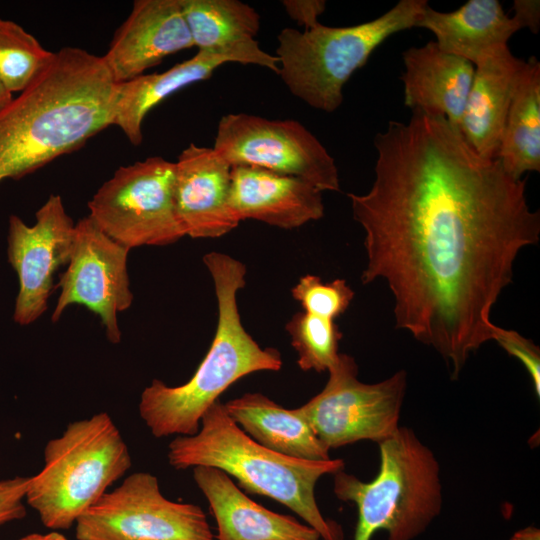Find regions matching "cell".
<instances>
[{
    "mask_svg": "<svg viewBox=\"0 0 540 540\" xmlns=\"http://www.w3.org/2000/svg\"><path fill=\"white\" fill-rule=\"evenodd\" d=\"M228 62L241 63L233 54L198 51L164 72L116 83L112 125L119 127L131 144L140 145L143 121L153 108L181 89L210 78Z\"/></svg>",
    "mask_w": 540,
    "mask_h": 540,
    "instance_id": "22",
    "label": "cell"
},
{
    "mask_svg": "<svg viewBox=\"0 0 540 540\" xmlns=\"http://www.w3.org/2000/svg\"><path fill=\"white\" fill-rule=\"evenodd\" d=\"M291 293L304 312L333 321L347 310L354 297L345 279L323 283L319 276L311 274L302 276Z\"/></svg>",
    "mask_w": 540,
    "mask_h": 540,
    "instance_id": "27",
    "label": "cell"
},
{
    "mask_svg": "<svg viewBox=\"0 0 540 540\" xmlns=\"http://www.w3.org/2000/svg\"><path fill=\"white\" fill-rule=\"evenodd\" d=\"M176 212L185 236L219 238L239 225L230 206L232 166L214 148L190 143L177 157Z\"/></svg>",
    "mask_w": 540,
    "mask_h": 540,
    "instance_id": "15",
    "label": "cell"
},
{
    "mask_svg": "<svg viewBox=\"0 0 540 540\" xmlns=\"http://www.w3.org/2000/svg\"><path fill=\"white\" fill-rule=\"evenodd\" d=\"M78 540H214L202 508L174 502L158 478L135 472L75 522Z\"/></svg>",
    "mask_w": 540,
    "mask_h": 540,
    "instance_id": "10",
    "label": "cell"
},
{
    "mask_svg": "<svg viewBox=\"0 0 540 540\" xmlns=\"http://www.w3.org/2000/svg\"><path fill=\"white\" fill-rule=\"evenodd\" d=\"M116 83L102 56L56 52L0 110V183L19 180L112 125Z\"/></svg>",
    "mask_w": 540,
    "mask_h": 540,
    "instance_id": "2",
    "label": "cell"
},
{
    "mask_svg": "<svg viewBox=\"0 0 540 540\" xmlns=\"http://www.w3.org/2000/svg\"><path fill=\"white\" fill-rule=\"evenodd\" d=\"M191 47L181 0H136L102 58L115 83H121Z\"/></svg>",
    "mask_w": 540,
    "mask_h": 540,
    "instance_id": "14",
    "label": "cell"
},
{
    "mask_svg": "<svg viewBox=\"0 0 540 540\" xmlns=\"http://www.w3.org/2000/svg\"><path fill=\"white\" fill-rule=\"evenodd\" d=\"M27 225L17 215L8 220L7 257L17 274L13 320L27 326L48 308L56 271L70 258L74 227L60 195L52 194Z\"/></svg>",
    "mask_w": 540,
    "mask_h": 540,
    "instance_id": "13",
    "label": "cell"
},
{
    "mask_svg": "<svg viewBox=\"0 0 540 540\" xmlns=\"http://www.w3.org/2000/svg\"><path fill=\"white\" fill-rule=\"evenodd\" d=\"M30 477H14L0 480V526L22 519L26 515L23 503Z\"/></svg>",
    "mask_w": 540,
    "mask_h": 540,
    "instance_id": "29",
    "label": "cell"
},
{
    "mask_svg": "<svg viewBox=\"0 0 540 540\" xmlns=\"http://www.w3.org/2000/svg\"><path fill=\"white\" fill-rule=\"evenodd\" d=\"M193 478L209 502L217 523V540H319L320 535L289 515L275 513L251 500L222 470L196 466Z\"/></svg>",
    "mask_w": 540,
    "mask_h": 540,
    "instance_id": "17",
    "label": "cell"
},
{
    "mask_svg": "<svg viewBox=\"0 0 540 540\" xmlns=\"http://www.w3.org/2000/svg\"><path fill=\"white\" fill-rule=\"evenodd\" d=\"M525 60L503 46L474 65L459 130L480 156L495 159L506 117Z\"/></svg>",
    "mask_w": 540,
    "mask_h": 540,
    "instance_id": "18",
    "label": "cell"
},
{
    "mask_svg": "<svg viewBox=\"0 0 540 540\" xmlns=\"http://www.w3.org/2000/svg\"><path fill=\"white\" fill-rule=\"evenodd\" d=\"M427 5L426 0H401L378 18L353 26L284 28L277 36L278 75L310 107L334 112L352 75L390 36L417 27Z\"/></svg>",
    "mask_w": 540,
    "mask_h": 540,
    "instance_id": "6",
    "label": "cell"
},
{
    "mask_svg": "<svg viewBox=\"0 0 540 540\" xmlns=\"http://www.w3.org/2000/svg\"><path fill=\"white\" fill-rule=\"evenodd\" d=\"M229 199L239 222L295 229L324 215L322 192L313 185L255 166H232Z\"/></svg>",
    "mask_w": 540,
    "mask_h": 540,
    "instance_id": "16",
    "label": "cell"
},
{
    "mask_svg": "<svg viewBox=\"0 0 540 540\" xmlns=\"http://www.w3.org/2000/svg\"><path fill=\"white\" fill-rule=\"evenodd\" d=\"M53 55L19 24L0 18V81L12 94L27 88Z\"/></svg>",
    "mask_w": 540,
    "mask_h": 540,
    "instance_id": "25",
    "label": "cell"
},
{
    "mask_svg": "<svg viewBox=\"0 0 540 540\" xmlns=\"http://www.w3.org/2000/svg\"><path fill=\"white\" fill-rule=\"evenodd\" d=\"M282 5L288 16L304 30L320 23L319 16L326 9L324 0H284Z\"/></svg>",
    "mask_w": 540,
    "mask_h": 540,
    "instance_id": "30",
    "label": "cell"
},
{
    "mask_svg": "<svg viewBox=\"0 0 540 540\" xmlns=\"http://www.w3.org/2000/svg\"><path fill=\"white\" fill-rule=\"evenodd\" d=\"M19 540H68L58 532H50L47 534L32 533L28 534Z\"/></svg>",
    "mask_w": 540,
    "mask_h": 540,
    "instance_id": "33",
    "label": "cell"
},
{
    "mask_svg": "<svg viewBox=\"0 0 540 540\" xmlns=\"http://www.w3.org/2000/svg\"><path fill=\"white\" fill-rule=\"evenodd\" d=\"M496 158L515 179L540 171V62L534 56L518 77Z\"/></svg>",
    "mask_w": 540,
    "mask_h": 540,
    "instance_id": "24",
    "label": "cell"
},
{
    "mask_svg": "<svg viewBox=\"0 0 540 540\" xmlns=\"http://www.w3.org/2000/svg\"><path fill=\"white\" fill-rule=\"evenodd\" d=\"M224 407L249 437L271 451L303 460L330 459L298 408H283L261 393H245Z\"/></svg>",
    "mask_w": 540,
    "mask_h": 540,
    "instance_id": "23",
    "label": "cell"
},
{
    "mask_svg": "<svg viewBox=\"0 0 540 540\" xmlns=\"http://www.w3.org/2000/svg\"><path fill=\"white\" fill-rule=\"evenodd\" d=\"M129 251L89 216L75 223L70 258L57 284L60 294L51 320L58 321L70 305H83L99 317L107 339L119 343L118 315L133 302L127 270Z\"/></svg>",
    "mask_w": 540,
    "mask_h": 540,
    "instance_id": "12",
    "label": "cell"
},
{
    "mask_svg": "<svg viewBox=\"0 0 540 540\" xmlns=\"http://www.w3.org/2000/svg\"><path fill=\"white\" fill-rule=\"evenodd\" d=\"M328 372L323 390L298 407L328 450L362 440L379 443L398 430L407 389L404 370L378 383H364L354 358L340 353Z\"/></svg>",
    "mask_w": 540,
    "mask_h": 540,
    "instance_id": "9",
    "label": "cell"
},
{
    "mask_svg": "<svg viewBox=\"0 0 540 540\" xmlns=\"http://www.w3.org/2000/svg\"><path fill=\"white\" fill-rule=\"evenodd\" d=\"M374 180L348 193L365 232L363 284L382 279L396 327L434 348L457 379L492 340L491 310L520 251L539 241L526 180L477 154L443 116L412 110L373 140Z\"/></svg>",
    "mask_w": 540,
    "mask_h": 540,
    "instance_id": "1",
    "label": "cell"
},
{
    "mask_svg": "<svg viewBox=\"0 0 540 540\" xmlns=\"http://www.w3.org/2000/svg\"><path fill=\"white\" fill-rule=\"evenodd\" d=\"M380 468L370 482L344 470L334 474V494L358 511L353 540H371L385 530L387 540H413L441 513L440 464L408 427L378 443Z\"/></svg>",
    "mask_w": 540,
    "mask_h": 540,
    "instance_id": "5",
    "label": "cell"
},
{
    "mask_svg": "<svg viewBox=\"0 0 540 540\" xmlns=\"http://www.w3.org/2000/svg\"><path fill=\"white\" fill-rule=\"evenodd\" d=\"M286 331L298 354L297 364L303 371H328L339 359L342 333L333 320L298 312L287 322Z\"/></svg>",
    "mask_w": 540,
    "mask_h": 540,
    "instance_id": "26",
    "label": "cell"
},
{
    "mask_svg": "<svg viewBox=\"0 0 540 540\" xmlns=\"http://www.w3.org/2000/svg\"><path fill=\"white\" fill-rule=\"evenodd\" d=\"M13 99V94L0 81V110L3 109Z\"/></svg>",
    "mask_w": 540,
    "mask_h": 540,
    "instance_id": "34",
    "label": "cell"
},
{
    "mask_svg": "<svg viewBox=\"0 0 540 540\" xmlns=\"http://www.w3.org/2000/svg\"><path fill=\"white\" fill-rule=\"evenodd\" d=\"M131 466L119 429L100 412L46 443L44 466L30 477L25 499L46 527L69 529Z\"/></svg>",
    "mask_w": 540,
    "mask_h": 540,
    "instance_id": "7",
    "label": "cell"
},
{
    "mask_svg": "<svg viewBox=\"0 0 540 540\" xmlns=\"http://www.w3.org/2000/svg\"><path fill=\"white\" fill-rule=\"evenodd\" d=\"M213 148L231 166H255L300 178L321 192L340 191L334 158L296 120L226 114L218 122Z\"/></svg>",
    "mask_w": 540,
    "mask_h": 540,
    "instance_id": "11",
    "label": "cell"
},
{
    "mask_svg": "<svg viewBox=\"0 0 540 540\" xmlns=\"http://www.w3.org/2000/svg\"><path fill=\"white\" fill-rule=\"evenodd\" d=\"M492 340H495L508 354L522 362L533 382L534 390L540 397V350L531 340L514 330L495 326Z\"/></svg>",
    "mask_w": 540,
    "mask_h": 540,
    "instance_id": "28",
    "label": "cell"
},
{
    "mask_svg": "<svg viewBox=\"0 0 540 540\" xmlns=\"http://www.w3.org/2000/svg\"><path fill=\"white\" fill-rule=\"evenodd\" d=\"M218 305L215 336L191 379L180 386L153 380L141 393L139 414L156 438L195 435L204 413L240 378L258 371H278L280 352L261 348L243 327L237 294L246 285L245 265L220 252L203 257Z\"/></svg>",
    "mask_w": 540,
    "mask_h": 540,
    "instance_id": "3",
    "label": "cell"
},
{
    "mask_svg": "<svg viewBox=\"0 0 540 540\" xmlns=\"http://www.w3.org/2000/svg\"><path fill=\"white\" fill-rule=\"evenodd\" d=\"M508 540H540L539 528L529 526L516 531Z\"/></svg>",
    "mask_w": 540,
    "mask_h": 540,
    "instance_id": "32",
    "label": "cell"
},
{
    "mask_svg": "<svg viewBox=\"0 0 540 540\" xmlns=\"http://www.w3.org/2000/svg\"><path fill=\"white\" fill-rule=\"evenodd\" d=\"M192 436H177L167 458L176 470L215 467L233 476L249 493L269 497L294 511L323 540H343L342 527L326 519L315 499V486L326 474L344 470L342 459L311 461L288 457L258 444L215 401Z\"/></svg>",
    "mask_w": 540,
    "mask_h": 540,
    "instance_id": "4",
    "label": "cell"
},
{
    "mask_svg": "<svg viewBox=\"0 0 540 540\" xmlns=\"http://www.w3.org/2000/svg\"><path fill=\"white\" fill-rule=\"evenodd\" d=\"M513 18L521 28L537 33L540 27V2L538 0H514Z\"/></svg>",
    "mask_w": 540,
    "mask_h": 540,
    "instance_id": "31",
    "label": "cell"
},
{
    "mask_svg": "<svg viewBox=\"0 0 540 540\" xmlns=\"http://www.w3.org/2000/svg\"><path fill=\"white\" fill-rule=\"evenodd\" d=\"M193 46L200 52L227 53L241 64H252L278 75V58L262 50L255 40L260 16L238 0H181Z\"/></svg>",
    "mask_w": 540,
    "mask_h": 540,
    "instance_id": "20",
    "label": "cell"
},
{
    "mask_svg": "<svg viewBox=\"0 0 540 540\" xmlns=\"http://www.w3.org/2000/svg\"><path fill=\"white\" fill-rule=\"evenodd\" d=\"M435 35L438 47L473 65L503 46L521 26L498 0H469L460 8L440 12L427 5L417 24Z\"/></svg>",
    "mask_w": 540,
    "mask_h": 540,
    "instance_id": "21",
    "label": "cell"
},
{
    "mask_svg": "<svg viewBox=\"0 0 540 540\" xmlns=\"http://www.w3.org/2000/svg\"><path fill=\"white\" fill-rule=\"evenodd\" d=\"M175 164L161 156L119 167L88 202L89 217L128 249L185 236L174 200Z\"/></svg>",
    "mask_w": 540,
    "mask_h": 540,
    "instance_id": "8",
    "label": "cell"
},
{
    "mask_svg": "<svg viewBox=\"0 0 540 540\" xmlns=\"http://www.w3.org/2000/svg\"><path fill=\"white\" fill-rule=\"evenodd\" d=\"M404 104L443 116L459 128L472 84L474 65L442 51L435 41L402 53Z\"/></svg>",
    "mask_w": 540,
    "mask_h": 540,
    "instance_id": "19",
    "label": "cell"
}]
</instances>
